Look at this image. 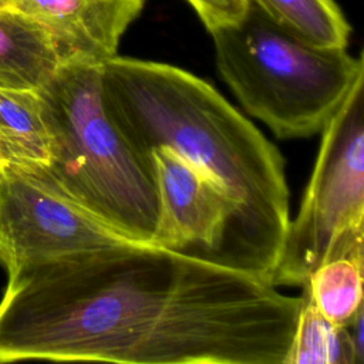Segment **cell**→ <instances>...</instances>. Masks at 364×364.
Masks as SVG:
<instances>
[{
    "label": "cell",
    "mask_w": 364,
    "mask_h": 364,
    "mask_svg": "<svg viewBox=\"0 0 364 364\" xmlns=\"http://www.w3.org/2000/svg\"><path fill=\"white\" fill-rule=\"evenodd\" d=\"M301 296L129 240L20 269L0 300V364H284Z\"/></svg>",
    "instance_id": "1"
},
{
    "label": "cell",
    "mask_w": 364,
    "mask_h": 364,
    "mask_svg": "<svg viewBox=\"0 0 364 364\" xmlns=\"http://www.w3.org/2000/svg\"><path fill=\"white\" fill-rule=\"evenodd\" d=\"M101 85L111 118L141 155L166 146L233 200L235 219L212 263L272 284L290 222L277 148L210 84L182 68L115 54L101 63Z\"/></svg>",
    "instance_id": "2"
},
{
    "label": "cell",
    "mask_w": 364,
    "mask_h": 364,
    "mask_svg": "<svg viewBox=\"0 0 364 364\" xmlns=\"http://www.w3.org/2000/svg\"><path fill=\"white\" fill-rule=\"evenodd\" d=\"M37 94L50 136L48 173L122 236L152 245L161 213L154 166L111 118L101 63L63 60Z\"/></svg>",
    "instance_id": "3"
},
{
    "label": "cell",
    "mask_w": 364,
    "mask_h": 364,
    "mask_svg": "<svg viewBox=\"0 0 364 364\" xmlns=\"http://www.w3.org/2000/svg\"><path fill=\"white\" fill-rule=\"evenodd\" d=\"M210 36L223 81L277 138H304L321 131L364 75L361 55L303 41L250 3L239 23Z\"/></svg>",
    "instance_id": "4"
},
{
    "label": "cell",
    "mask_w": 364,
    "mask_h": 364,
    "mask_svg": "<svg viewBox=\"0 0 364 364\" xmlns=\"http://www.w3.org/2000/svg\"><path fill=\"white\" fill-rule=\"evenodd\" d=\"M361 75L321 129L299 213L289 222L272 284L303 286L323 263H364V100Z\"/></svg>",
    "instance_id": "5"
},
{
    "label": "cell",
    "mask_w": 364,
    "mask_h": 364,
    "mask_svg": "<svg viewBox=\"0 0 364 364\" xmlns=\"http://www.w3.org/2000/svg\"><path fill=\"white\" fill-rule=\"evenodd\" d=\"M67 195L46 166L9 162L0 175V263L20 269L129 242Z\"/></svg>",
    "instance_id": "6"
},
{
    "label": "cell",
    "mask_w": 364,
    "mask_h": 364,
    "mask_svg": "<svg viewBox=\"0 0 364 364\" xmlns=\"http://www.w3.org/2000/svg\"><path fill=\"white\" fill-rule=\"evenodd\" d=\"M159 193L156 246L213 260L236 206L206 173L166 146L149 152Z\"/></svg>",
    "instance_id": "7"
},
{
    "label": "cell",
    "mask_w": 364,
    "mask_h": 364,
    "mask_svg": "<svg viewBox=\"0 0 364 364\" xmlns=\"http://www.w3.org/2000/svg\"><path fill=\"white\" fill-rule=\"evenodd\" d=\"M14 9L44 26L54 37L61 61L102 63L117 54L127 28L145 0H13Z\"/></svg>",
    "instance_id": "8"
},
{
    "label": "cell",
    "mask_w": 364,
    "mask_h": 364,
    "mask_svg": "<svg viewBox=\"0 0 364 364\" xmlns=\"http://www.w3.org/2000/svg\"><path fill=\"white\" fill-rule=\"evenodd\" d=\"M61 63L51 33L16 10H0V88L37 91Z\"/></svg>",
    "instance_id": "9"
},
{
    "label": "cell",
    "mask_w": 364,
    "mask_h": 364,
    "mask_svg": "<svg viewBox=\"0 0 364 364\" xmlns=\"http://www.w3.org/2000/svg\"><path fill=\"white\" fill-rule=\"evenodd\" d=\"M283 30L317 47L346 48L351 26L334 0H249Z\"/></svg>",
    "instance_id": "10"
},
{
    "label": "cell",
    "mask_w": 364,
    "mask_h": 364,
    "mask_svg": "<svg viewBox=\"0 0 364 364\" xmlns=\"http://www.w3.org/2000/svg\"><path fill=\"white\" fill-rule=\"evenodd\" d=\"M0 138L10 162L48 165L50 136L37 91L0 88Z\"/></svg>",
    "instance_id": "11"
},
{
    "label": "cell",
    "mask_w": 364,
    "mask_h": 364,
    "mask_svg": "<svg viewBox=\"0 0 364 364\" xmlns=\"http://www.w3.org/2000/svg\"><path fill=\"white\" fill-rule=\"evenodd\" d=\"M301 304L284 364H360L347 326L327 320L303 284Z\"/></svg>",
    "instance_id": "12"
},
{
    "label": "cell",
    "mask_w": 364,
    "mask_h": 364,
    "mask_svg": "<svg viewBox=\"0 0 364 364\" xmlns=\"http://www.w3.org/2000/svg\"><path fill=\"white\" fill-rule=\"evenodd\" d=\"M364 263L337 259L320 264L304 283L317 310L331 323L347 326L363 307Z\"/></svg>",
    "instance_id": "13"
},
{
    "label": "cell",
    "mask_w": 364,
    "mask_h": 364,
    "mask_svg": "<svg viewBox=\"0 0 364 364\" xmlns=\"http://www.w3.org/2000/svg\"><path fill=\"white\" fill-rule=\"evenodd\" d=\"M209 33L239 23L249 10V0H186Z\"/></svg>",
    "instance_id": "14"
},
{
    "label": "cell",
    "mask_w": 364,
    "mask_h": 364,
    "mask_svg": "<svg viewBox=\"0 0 364 364\" xmlns=\"http://www.w3.org/2000/svg\"><path fill=\"white\" fill-rule=\"evenodd\" d=\"M347 328L351 336L358 363L363 364L364 363V307L358 309L353 320L347 324Z\"/></svg>",
    "instance_id": "15"
},
{
    "label": "cell",
    "mask_w": 364,
    "mask_h": 364,
    "mask_svg": "<svg viewBox=\"0 0 364 364\" xmlns=\"http://www.w3.org/2000/svg\"><path fill=\"white\" fill-rule=\"evenodd\" d=\"M10 162V158H9V154H7V149L4 146V144L1 142V138H0V175L3 173V169L6 168V165Z\"/></svg>",
    "instance_id": "16"
},
{
    "label": "cell",
    "mask_w": 364,
    "mask_h": 364,
    "mask_svg": "<svg viewBox=\"0 0 364 364\" xmlns=\"http://www.w3.org/2000/svg\"><path fill=\"white\" fill-rule=\"evenodd\" d=\"M14 9V1L13 0H0V10H9Z\"/></svg>",
    "instance_id": "17"
}]
</instances>
